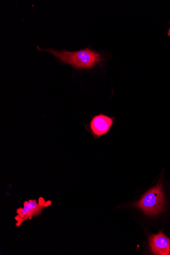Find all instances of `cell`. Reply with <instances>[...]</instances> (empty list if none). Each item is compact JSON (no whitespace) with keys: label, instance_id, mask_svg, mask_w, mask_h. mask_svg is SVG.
<instances>
[{"label":"cell","instance_id":"cell-1","mask_svg":"<svg viewBox=\"0 0 170 255\" xmlns=\"http://www.w3.org/2000/svg\"><path fill=\"white\" fill-rule=\"evenodd\" d=\"M38 50L50 52L61 62L78 68H90L102 60L100 54L88 48L77 52H59L52 49Z\"/></svg>","mask_w":170,"mask_h":255},{"label":"cell","instance_id":"cell-2","mask_svg":"<svg viewBox=\"0 0 170 255\" xmlns=\"http://www.w3.org/2000/svg\"><path fill=\"white\" fill-rule=\"evenodd\" d=\"M135 206L149 216L157 215L162 212L165 207L162 184L158 183L146 193Z\"/></svg>","mask_w":170,"mask_h":255},{"label":"cell","instance_id":"cell-3","mask_svg":"<svg viewBox=\"0 0 170 255\" xmlns=\"http://www.w3.org/2000/svg\"><path fill=\"white\" fill-rule=\"evenodd\" d=\"M51 204L50 201H46L42 197H40L38 200L30 199L24 202L23 207L16 210V227H20L24 222L40 216L44 208Z\"/></svg>","mask_w":170,"mask_h":255},{"label":"cell","instance_id":"cell-4","mask_svg":"<svg viewBox=\"0 0 170 255\" xmlns=\"http://www.w3.org/2000/svg\"><path fill=\"white\" fill-rule=\"evenodd\" d=\"M114 125V119L108 116L100 114L91 120L89 128L92 134L101 137L107 134Z\"/></svg>","mask_w":170,"mask_h":255},{"label":"cell","instance_id":"cell-5","mask_svg":"<svg viewBox=\"0 0 170 255\" xmlns=\"http://www.w3.org/2000/svg\"><path fill=\"white\" fill-rule=\"evenodd\" d=\"M149 241L151 250L155 255H170V240L162 232L150 236Z\"/></svg>","mask_w":170,"mask_h":255},{"label":"cell","instance_id":"cell-6","mask_svg":"<svg viewBox=\"0 0 170 255\" xmlns=\"http://www.w3.org/2000/svg\"><path fill=\"white\" fill-rule=\"evenodd\" d=\"M168 36L170 37V28L168 30Z\"/></svg>","mask_w":170,"mask_h":255}]
</instances>
